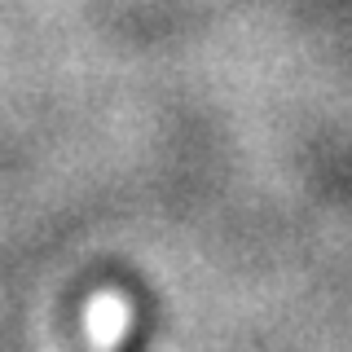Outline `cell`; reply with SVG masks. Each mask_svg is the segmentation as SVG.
<instances>
[{"label": "cell", "mask_w": 352, "mask_h": 352, "mask_svg": "<svg viewBox=\"0 0 352 352\" xmlns=\"http://www.w3.org/2000/svg\"><path fill=\"white\" fill-rule=\"evenodd\" d=\"M146 339H150V326L141 322V317H132L128 330L119 335V344L110 348V352H146Z\"/></svg>", "instance_id": "6da1fadb"}]
</instances>
